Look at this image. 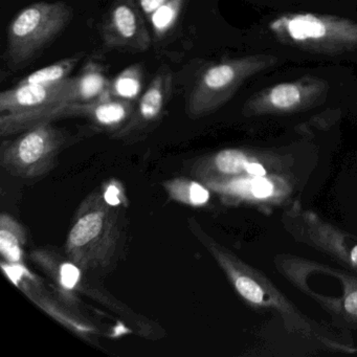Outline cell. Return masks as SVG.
Masks as SVG:
<instances>
[{"label":"cell","instance_id":"6da1fadb","mask_svg":"<svg viewBox=\"0 0 357 357\" xmlns=\"http://www.w3.org/2000/svg\"><path fill=\"white\" fill-rule=\"evenodd\" d=\"M250 85L239 114L260 124L332 126L357 102L356 74L340 64H285L256 77Z\"/></svg>","mask_w":357,"mask_h":357},{"label":"cell","instance_id":"7a4b0ae2","mask_svg":"<svg viewBox=\"0 0 357 357\" xmlns=\"http://www.w3.org/2000/svg\"><path fill=\"white\" fill-rule=\"evenodd\" d=\"M248 53L285 64L357 63V18L308 11L268 12L250 28Z\"/></svg>","mask_w":357,"mask_h":357},{"label":"cell","instance_id":"3957f363","mask_svg":"<svg viewBox=\"0 0 357 357\" xmlns=\"http://www.w3.org/2000/svg\"><path fill=\"white\" fill-rule=\"evenodd\" d=\"M194 233L218 263L237 294L250 307L273 311L281 317L290 332L315 340L332 350L350 352V347L303 314L266 275L246 264L231 250L208 237L202 229H195Z\"/></svg>","mask_w":357,"mask_h":357},{"label":"cell","instance_id":"277c9868","mask_svg":"<svg viewBox=\"0 0 357 357\" xmlns=\"http://www.w3.org/2000/svg\"><path fill=\"white\" fill-rule=\"evenodd\" d=\"M118 206L109 204L104 194H93L76 213L66 250L80 268L108 266L116 258L123 231Z\"/></svg>","mask_w":357,"mask_h":357},{"label":"cell","instance_id":"5b68a950","mask_svg":"<svg viewBox=\"0 0 357 357\" xmlns=\"http://www.w3.org/2000/svg\"><path fill=\"white\" fill-rule=\"evenodd\" d=\"M283 66L285 63L277 56L248 52L211 64L198 77L190 93L188 114L198 119L214 114L237 97L252 79Z\"/></svg>","mask_w":357,"mask_h":357},{"label":"cell","instance_id":"8992f818","mask_svg":"<svg viewBox=\"0 0 357 357\" xmlns=\"http://www.w3.org/2000/svg\"><path fill=\"white\" fill-rule=\"evenodd\" d=\"M73 10L60 1H39L22 9L8 26V63L22 68L31 63L70 24Z\"/></svg>","mask_w":357,"mask_h":357},{"label":"cell","instance_id":"52a82bcc","mask_svg":"<svg viewBox=\"0 0 357 357\" xmlns=\"http://www.w3.org/2000/svg\"><path fill=\"white\" fill-rule=\"evenodd\" d=\"M74 142L70 132L54 126L52 122L39 123L3 144L0 164L15 176H43L54 168L62 150Z\"/></svg>","mask_w":357,"mask_h":357},{"label":"cell","instance_id":"ba28073f","mask_svg":"<svg viewBox=\"0 0 357 357\" xmlns=\"http://www.w3.org/2000/svg\"><path fill=\"white\" fill-rule=\"evenodd\" d=\"M282 225L296 241L323 252L357 273V238L296 202L284 211Z\"/></svg>","mask_w":357,"mask_h":357},{"label":"cell","instance_id":"9c48e42d","mask_svg":"<svg viewBox=\"0 0 357 357\" xmlns=\"http://www.w3.org/2000/svg\"><path fill=\"white\" fill-rule=\"evenodd\" d=\"M283 156L271 151L227 148L200 160L194 174L206 183L240 176H261L279 173Z\"/></svg>","mask_w":357,"mask_h":357},{"label":"cell","instance_id":"30bf717a","mask_svg":"<svg viewBox=\"0 0 357 357\" xmlns=\"http://www.w3.org/2000/svg\"><path fill=\"white\" fill-rule=\"evenodd\" d=\"M102 39L109 49L147 51L151 37L139 6L133 0H116L102 24Z\"/></svg>","mask_w":357,"mask_h":357},{"label":"cell","instance_id":"8fae6325","mask_svg":"<svg viewBox=\"0 0 357 357\" xmlns=\"http://www.w3.org/2000/svg\"><path fill=\"white\" fill-rule=\"evenodd\" d=\"M173 75L168 66H162L154 75L146 91L135 103L132 116L127 124L114 133L121 139L143 137L160 124L172 96Z\"/></svg>","mask_w":357,"mask_h":357},{"label":"cell","instance_id":"7c38bea8","mask_svg":"<svg viewBox=\"0 0 357 357\" xmlns=\"http://www.w3.org/2000/svg\"><path fill=\"white\" fill-rule=\"evenodd\" d=\"M208 189L231 202L259 206L280 204L289 196L291 185L280 173L261 176H240L204 183Z\"/></svg>","mask_w":357,"mask_h":357},{"label":"cell","instance_id":"4fadbf2b","mask_svg":"<svg viewBox=\"0 0 357 357\" xmlns=\"http://www.w3.org/2000/svg\"><path fill=\"white\" fill-rule=\"evenodd\" d=\"M74 78L54 84H16L0 93V116L26 114L72 102Z\"/></svg>","mask_w":357,"mask_h":357},{"label":"cell","instance_id":"5bb4252c","mask_svg":"<svg viewBox=\"0 0 357 357\" xmlns=\"http://www.w3.org/2000/svg\"><path fill=\"white\" fill-rule=\"evenodd\" d=\"M110 81L101 62L91 59L74 77L70 103H91L109 97Z\"/></svg>","mask_w":357,"mask_h":357},{"label":"cell","instance_id":"9a60e30c","mask_svg":"<svg viewBox=\"0 0 357 357\" xmlns=\"http://www.w3.org/2000/svg\"><path fill=\"white\" fill-rule=\"evenodd\" d=\"M26 243V231L11 216L0 218V252L10 264H22L24 246Z\"/></svg>","mask_w":357,"mask_h":357},{"label":"cell","instance_id":"2e32d148","mask_svg":"<svg viewBox=\"0 0 357 357\" xmlns=\"http://www.w3.org/2000/svg\"><path fill=\"white\" fill-rule=\"evenodd\" d=\"M284 11H308L357 18V0H286Z\"/></svg>","mask_w":357,"mask_h":357},{"label":"cell","instance_id":"e0dca14e","mask_svg":"<svg viewBox=\"0 0 357 357\" xmlns=\"http://www.w3.org/2000/svg\"><path fill=\"white\" fill-rule=\"evenodd\" d=\"M144 85V68L133 64L123 70L110 81L109 97L137 103L142 96Z\"/></svg>","mask_w":357,"mask_h":357},{"label":"cell","instance_id":"ac0fdd59","mask_svg":"<svg viewBox=\"0 0 357 357\" xmlns=\"http://www.w3.org/2000/svg\"><path fill=\"white\" fill-rule=\"evenodd\" d=\"M172 199L191 206H202L210 200V191L204 183L188 178H176L164 183Z\"/></svg>","mask_w":357,"mask_h":357},{"label":"cell","instance_id":"d6986e66","mask_svg":"<svg viewBox=\"0 0 357 357\" xmlns=\"http://www.w3.org/2000/svg\"><path fill=\"white\" fill-rule=\"evenodd\" d=\"M83 54L64 58L55 63L45 66L28 75L17 84H54L70 78V74L77 64L82 60Z\"/></svg>","mask_w":357,"mask_h":357},{"label":"cell","instance_id":"ffe728a7","mask_svg":"<svg viewBox=\"0 0 357 357\" xmlns=\"http://www.w3.org/2000/svg\"><path fill=\"white\" fill-rule=\"evenodd\" d=\"M185 3V0H170L151 14L150 22L156 37L164 36L174 28Z\"/></svg>","mask_w":357,"mask_h":357},{"label":"cell","instance_id":"44dd1931","mask_svg":"<svg viewBox=\"0 0 357 357\" xmlns=\"http://www.w3.org/2000/svg\"><path fill=\"white\" fill-rule=\"evenodd\" d=\"M168 1H170V0H137L142 12L146 16H149V17L158 8L162 7V5L168 3Z\"/></svg>","mask_w":357,"mask_h":357},{"label":"cell","instance_id":"7402d4cb","mask_svg":"<svg viewBox=\"0 0 357 357\" xmlns=\"http://www.w3.org/2000/svg\"><path fill=\"white\" fill-rule=\"evenodd\" d=\"M261 9L267 10L268 12L284 11L286 0H252Z\"/></svg>","mask_w":357,"mask_h":357},{"label":"cell","instance_id":"603a6c76","mask_svg":"<svg viewBox=\"0 0 357 357\" xmlns=\"http://www.w3.org/2000/svg\"><path fill=\"white\" fill-rule=\"evenodd\" d=\"M353 112L357 114V102L356 104H355L354 108H353Z\"/></svg>","mask_w":357,"mask_h":357}]
</instances>
